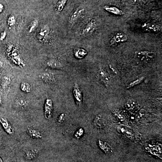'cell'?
<instances>
[{
	"label": "cell",
	"mask_w": 162,
	"mask_h": 162,
	"mask_svg": "<svg viewBox=\"0 0 162 162\" xmlns=\"http://www.w3.org/2000/svg\"><path fill=\"white\" fill-rule=\"evenodd\" d=\"M156 55V54L154 51L147 50H138L135 53L136 57L141 61H149L153 59Z\"/></svg>",
	"instance_id": "1"
},
{
	"label": "cell",
	"mask_w": 162,
	"mask_h": 162,
	"mask_svg": "<svg viewBox=\"0 0 162 162\" xmlns=\"http://www.w3.org/2000/svg\"><path fill=\"white\" fill-rule=\"evenodd\" d=\"M128 40V37L125 34L122 32H119L112 36L109 41V45L111 46H114L127 42Z\"/></svg>",
	"instance_id": "2"
},
{
	"label": "cell",
	"mask_w": 162,
	"mask_h": 162,
	"mask_svg": "<svg viewBox=\"0 0 162 162\" xmlns=\"http://www.w3.org/2000/svg\"><path fill=\"white\" fill-rule=\"evenodd\" d=\"M97 28V24L95 19H92L82 29L81 35L83 36H86L91 34Z\"/></svg>",
	"instance_id": "3"
},
{
	"label": "cell",
	"mask_w": 162,
	"mask_h": 162,
	"mask_svg": "<svg viewBox=\"0 0 162 162\" xmlns=\"http://www.w3.org/2000/svg\"><path fill=\"white\" fill-rule=\"evenodd\" d=\"M44 116L46 119L50 120L52 118L53 113V106L52 100L47 98L44 105Z\"/></svg>",
	"instance_id": "4"
},
{
	"label": "cell",
	"mask_w": 162,
	"mask_h": 162,
	"mask_svg": "<svg viewBox=\"0 0 162 162\" xmlns=\"http://www.w3.org/2000/svg\"><path fill=\"white\" fill-rule=\"evenodd\" d=\"M50 31V29L49 26L47 25L43 26L37 34V39L40 42H45L48 39Z\"/></svg>",
	"instance_id": "5"
},
{
	"label": "cell",
	"mask_w": 162,
	"mask_h": 162,
	"mask_svg": "<svg viewBox=\"0 0 162 162\" xmlns=\"http://www.w3.org/2000/svg\"><path fill=\"white\" fill-rule=\"evenodd\" d=\"M85 11V9L82 7L77 8L71 15L70 19V23L71 24H75L84 14Z\"/></svg>",
	"instance_id": "6"
},
{
	"label": "cell",
	"mask_w": 162,
	"mask_h": 162,
	"mask_svg": "<svg viewBox=\"0 0 162 162\" xmlns=\"http://www.w3.org/2000/svg\"><path fill=\"white\" fill-rule=\"evenodd\" d=\"M98 78L105 85H108L110 81V76L109 73L103 69H100L98 71Z\"/></svg>",
	"instance_id": "7"
},
{
	"label": "cell",
	"mask_w": 162,
	"mask_h": 162,
	"mask_svg": "<svg viewBox=\"0 0 162 162\" xmlns=\"http://www.w3.org/2000/svg\"><path fill=\"white\" fill-rule=\"evenodd\" d=\"M73 94L77 104H81L82 101V93L77 83L74 84V89H73Z\"/></svg>",
	"instance_id": "8"
},
{
	"label": "cell",
	"mask_w": 162,
	"mask_h": 162,
	"mask_svg": "<svg viewBox=\"0 0 162 162\" xmlns=\"http://www.w3.org/2000/svg\"><path fill=\"white\" fill-rule=\"evenodd\" d=\"M103 8L105 11L114 15L121 16L124 14L123 11L118 7L106 5V6H104Z\"/></svg>",
	"instance_id": "9"
},
{
	"label": "cell",
	"mask_w": 162,
	"mask_h": 162,
	"mask_svg": "<svg viewBox=\"0 0 162 162\" xmlns=\"http://www.w3.org/2000/svg\"><path fill=\"white\" fill-rule=\"evenodd\" d=\"M41 78L42 81L48 84H51L55 81V76L51 73H43L41 74Z\"/></svg>",
	"instance_id": "10"
},
{
	"label": "cell",
	"mask_w": 162,
	"mask_h": 162,
	"mask_svg": "<svg viewBox=\"0 0 162 162\" xmlns=\"http://www.w3.org/2000/svg\"><path fill=\"white\" fill-rule=\"evenodd\" d=\"M0 123L3 126L4 130L6 131L7 133L9 134L14 133V132L13 128L11 127V125L9 123L6 118H0Z\"/></svg>",
	"instance_id": "11"
},
{
	"label": "cell",
	"mask_w": 162,
	"mask_h": 162,
	"mask_svg": "<svg viewBox=\"0 0 162 162\" xmlns=\"http://www.w3.org/2000/svg\"><path fill=\"white\" fill-rule=\"evenodd\" d=\"M47 65L49 68L53 69L60 70L63 67V64L60 61L57 59L50 60L47 61Z\"/></svg>",
	"instance_id": "12"
},
{
	"label": "cell",
	"mask_w": 162,
	"mask_h": 162,
	"mask_svg": "<svg viewBox=\"0 0 162 162\" xmlns=\"http://www.w3.org/2000/svg\"><path fill=\"white\" fill-rule=\"evenodd\" d=\"M74 56L78 59L81 60L84 59L88 54V52L85 49L81 48H76L74 50Z\"/></svg>",
	"instance_id": "13"
},
{
	"label": "cell",
	"mask_w": 162,
	"mask_h": 162,
	"mask_svg": "<svg viewBox=\"0 0 162 162\" xmlns=\"http://www.w3.org/2000/svg\"><path fill=\"white\" fill-rule=\"evenodd\" d=\"M28 105L27 101L23 98H17L14 102V106L16 109H23L25 108Z\"/></svg>",
	"instance_id": "14"
},
{
	"label": "cell",
	"mask_w": 162,
	"mask_h": 162,
	"mask_svg": "<svg viewBox=\"0 0 162 162\" xmlns=\"http://www.w3.org/2000/svg\"><path fill=\"white\" fill-rule=\"evenodd\" d=\"M27 133L29 136H30L32 138L40 139L42 138V133L36 129L29 128L27 129Z\"/></svg>",
	"instance_id": "15"
},
{
	"label": "cell",
	"mask_w": 162,
	"mask_h": 162,
	"mask_svg": "<svg viewBox=\"0 0 162 162\" xmlns=\"http://www.w3.org/2000/svg\"><path fill=\"white\" fill-rule=\"evenodd\" d=\"M68 0H58L55 5V10L57 12L60 13L63 10Z\"/></svg>",
	"instance_id": "16"
},
{
	"label": "cell",
	"mask_w": 162,
	"mask_h": 162,
	"mask_svg": "<svg viewBox=\"0 0 162 162\" xmlns=\"http://www.w3.org/2000/svg\"><path fill=\"white\" fill-rule=\"evenodd\" d=\"M11 58H12L13 61L14 62V63L16 64V65L21 67L24 66V64L22 61L21 57L18 55L16 52L13 53Z\"/></svg>",
	"instance_id": "17"
},
{
	"label": "cell",
	"mask_w": 162,
	"mask_h": 162,
	"mask_svg": "<svg viewBox=\"0 0 162 162\" xmlns=\"http://www.w3.org/2000/svg\"><path fill=\"white\" fill-rule=\"evenodd\" d=\"M11 81L10 77L7 76H4L2 79L1 81V87L3 89L5 90L8 88Z\"/></svg>",
	"instance_id": "18"
},
{
	"label": "cell",
	"mask_w": 162,
	"mask_h": 162,
	"mask_svg": "<svg viewBox=\"0 0 162 162\" xmlns=\"http://www.w3.org/2000/svg\"><path fill=\"white\" fill-rule=\"evenodd\" d=\"M39 25V22L37 19H34L32 21L29 28V33H32L38 28Z\"/></svg>",
	"instance_id": "19"
},
{
	"label": "cell",
	"mask_w": 162,
	"mask_h": 162,
	"mask_svg": "<svg viewBox=\"0 0 162 162\" xmlns=\"http://www.w3.org/2000/svg\"><path fill=\"white\" fill-rule=\"evenodd\" d=\"M20 89L22 91L26 93H29L31 90V86L28 82H23L20 84Z\"/></svg>",
	"instance_id": "20"
},
{
	"label": "cell",
	"mask_w": 162,
	"mask_h": 162,
	"mask_svg": "<svg viewBox=\"0 0 162 162\" xmlns=\"http://www.w3.org/2000/svg\"><path fill=\"white\" fill-rule=\"evenodd\" d=\"M144 77H142L138 78V79H136V80H134V81H132V82H131V83L128 85V87H127V88L129 89L132 88V87H134V86L140 84L141 82H142V81H144Z\"/></svg>",
	"instance_id": "21"
},
{
	"label": "cell",
	"mask_w": 162,
	"mask_h": 162,
	"mask_svg": "<svg viewBox=\"0 0 162 162\" xmlns=\"http://www.w3.org/2000/svg\"><path fill=\"white\" fill-rule=\"evenodd\" d=\"M16 24V19L13 15H11L8 17L7 19V24L8 26L11 27Z\"/></svg>",
	"instance_id": "22"
},
{
	"label": "cell",
	"mask_w": 162,
	"mask_h": 162,
	"mask_svg": "<svg viewBox=\"0 0 162 162\" xmlns=\"http://www.w3.org/2000/svg\"><path fill=\"white\" fill-rule=\"evenodd\" d=\"M36 154L35 152L34 151H29L28 152L27 157V158H28L29 159H30L34 158Z\"/></svg>",
	"instance_id": "23"
},
{
	"label": "cell",
	"mask_w": 162,
	"mask_h": 162,
	"mask_svg": "<svg viewBox=\"0 0 162 162\" xmlns=\"http://www.w3.org/2000/svg\"><path fill=\"white\" fill-rule=\"evenodd\" d=\"M7 36V33L6 31H3L0 34V41H3L5 40Z\"/></svg>",
	"instance_id": "24"
},
{
	"label": "cell",
	"mask_w": 162,
	"mask_h": 162,
	"mask_svg": "<svg viewBox=\"0 0 162 162\" xmlns=\"http://www.w3.org/2000/svg\"><path fill=\"white\" fill-rule=\"evenodd\" d=\"M65 115L64 113H61L58 118V123H62L65 120Z\"/></svg>",
	"instance_id": "25"
},
{
	"label": "cell",
	"mask_w": 162,
	"mask_h": 162,
	"mask_svg": "<svg viewBox=\"0 0 162 162\" xmlns=\"http://www.w3.org/2000/svg\"><path fill=\"white\" fill-rule=\"evenodd\" d=\"M82 130L81 129H79V130L76 133V134H75V137H76V138H79V137H80V136L82 135Z\"/></svg>",
	"instance_id": "26"
},
{
	"label": "cell",
	"mask_w": 162,
	"mask_h": 162,
	"mask_svg": "<svg viewBox=\"0 0 162 162\" xmlns=\"http://www.w3.org/2000/svg\"><path fill=\"white\" fill-rule=\"evenodd\" d=\"M4 9H5V7L4 5L0 3V14L3 12Z\"/></svg>",
	"instance_id": "27"
},
{
	"label": "cell",
	"mask_w": 162,
	"mask_h": 162,
	"mask_svg": "<svg viewBox=\"0 0 162 162\" xmlns=\"http://www.w3.org/2000/svg\"><path fill=\"white\" fill-rule=\"evenodd\" d=\"M4 65V63L2 61L0 60V70L3 68Z\"/></svg>",
	"instance_id": "28"
},
{
	"label": "cell",
	"mask_w": 162,
	"mask_h": 162,
	"mask_svg": "<svg viewBox=\"0 0 162 162\" xmlns=\"http://www.w3.org/2000/svg\"><path fill=\"white\" fill-rule=\"evenodd\" d=\"M2 98H1V97H0V106H1V105H2Z\"/></svg>",
	"instance_id": "29"
},
{
	"label": "cell",
	"mask_w": 162,
	"mask_h": 162,
	"mask_svg": "<svg viewBox=\"0 0 162 162\" xmlns=\"http://www.w3.org/2000/svg\"><path fill=\"white\" fill-rule=\"evenodd\" d=\"M0 162H3V160H2V159L0 158Z\"/></svg>",
	"instance_id": "30"
}]
</instances>
